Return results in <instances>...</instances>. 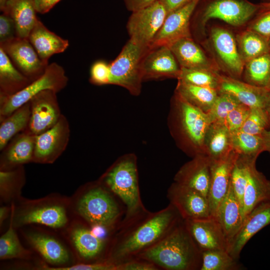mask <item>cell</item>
<instances>
[{
    "instance_id": "e0dca14e",
    "label": "cell",
    "mask_w": 270,
    "mask_h": 270,
    "mask_svg": "<svg viewBox=\"0 0 270 270\" xmlns=\"http://www.w3.org/2000/svg\"><path fill=\"white\" fill-rule=\"evenodd\" d=\"M144 81L164 78L178 79L181 68L168 46L150 48L142 62Z\"/></svg>"
},
{
    "instance_id": "cb8c5ba5",
    "label": "cell",
    "mask_w": 270,
    "mask_h": 270,
    "mask_svg": "<svg viewBox=\"0 0 270 270\" xmlns=\"http://www.w3.org/2000/svg\"><path fill=\"white\" fill-rule=\"evenodd\" d=\"M218 91L228 93L250 108H265L270 96V89L252 85L238 78L220 74Z\"/></svg>"
},
{
    "instance_id": "9f6ffc18",
    "label": "cell",
    "mask_w": 270,
    "mask_h": 270,
    "mask_svg": "<svg viewBox=\"0 0 270 270\" xmlns=\"http://www.w3.org/2000/svg\"><path fill=\"white\" fill-rule=\"evenodd\" d=\"M258 4L260 10L258 14L270 10V1L262 2Z\"/></svg>"
},
{
    "instance_id": "6f0895ef",
    "label": "cell",
    "mask_w": 270,
    "mask_h": 270,
    "mask_svg": "<svg viewBox=\"0 0 270 270\" xmlns=\"http://www.w3.org/2000/svg\"><path fill=\"white\" fill-rule=\"evenodd\" d=\"M266 144H270V130H267L264 132L262 134Z\"/></svg>"
},
{
    "instance_id": "f6af8a7d",
    "label": "cell",
    "mask_w": 270,
    "mask_h": 270,
    "mask_svg": "<svg viewBox=\"0 0 270 270\" xmlns=\"http://www.w3.org/2000/svg\"><path fill=\"white\" fill-rule=\"evenodd\" d=\"M40 268L46 270H116V264L101 260L90 263L80 262L67 266L54 268L42 264Z\"/></svg>"
},
{
    "instance_id": "ffe728a7",
    "label": "cell",
    "mask_w": 270,
    "mask_h": 270,
    "mask_svg": "<svg viewBox=\"0 0 270 270\" xmlns=\"http://www.w3.org/2000/svg\"><path fill=\"white\" fill-rule=\"evenodd\" d=\"M29 244L52 267L59 268L72 265V256L68 250L56 237L38 230L24 233Z\"/></svg>"
},
{
    "instance_id": "83f0119b",
    "label": "cell",
    "mask_w": 270,
    "mask_h": 270,
    "mask_svg": "<svg viewBox=\"0 0 270 270\" xmlns=\"http://www.w3.org/2000/svg\"><path fill=\"white\" fill-rule=\"evenodd\" d=\"M224 232L228 245L240 229L244 221L242 208L230 186L220 203L215 216Z\"/></svg>"
},
{
    "instance_id": "52a82bcc",
    "label": "cell",
    "mask_w": 270,
    "mask_h": 270,
    "mask_svg": "<svg viewBox=\"0 0 270 270\" xmlns=\"http://www.w3.org/2000/svg\"><path fill=\"white\" fill-rule=\"evenodd\" d=\"M149 48L129 39L118 56L109 64V84L122 86L133 96H139L144 82L142 62Z\"/></svg>"
},
{
    "instance_id": "ac0fdd59",
    "label": "cell",
    "mask_w": 270,
    "mask_h": 270,
    "mask_svg": "<svg viewBox=\"0 0 270 270\" xmlns=\"http://www.w3.org/2000/svg\"><path fill=\"white\" fill-rule=\"evenodd\" d=\"M210 40L228 76L239 78L245 64L239 53L236 38L224 28L214 27L210 30Z\"/></svg>"
},
{
    "instance_id": "60d3db41",
    "label": "cell",
    "mask_w": 270,
    "mask_h": 270,
    "mask_svg": "<svg viewBox=\"0 0 270 270\" xmlns=\"http://www.w3.org/2000/svg\"><path fill=\"white\" fill-rule=\"evenodd\" d=\"M178 80L194 85L218 90L220 74L217 72L207 70L181 68Z\"/></svg>"
},
{
    "instance_id": "ab89813d",
    "label": "cell",
    "mask_w": 270,
    "mask_h": 270,
    "mask_svg": "<svg viewBox=\"0 0 270 270\" xmlns=\"http://www.w3.org/2000/svg\"><path fill=\"white\" fill-rule=\"evenodd\" d=\"M22 170H2L0 172V194L4 202L19 200L24 184V176Z\"/></svg>"
},
{
    "instance_id": "11a10c76",
    "label": "cell",
    "mask_w": 270,
    "mask_h": 270,
    "mask_svg": "<svg viewBox=\"0 0 270 270\" xmlns=\"http://www.w3.org/2000/svg\"><path fill=\"white\" fill-rule=\"evenodd\" d=\"M10 212V207L8 208L6 206H1L0 208V228L2 225L6 218L8 217L9 212Z\"/></svg>"
},
{
    "instance_id": "7dc6e473",
    "label": "cell",
    "mask_w": 270,
    "mask_h": 270,
    "mask_svg": "<svg viewBox=\"0 0 270 270\" xmlns=\"http://www.w3.org/2000/svg\"><path fill=\"white\" fill-rule=\"evenodd\" d=\"M110 69V65L104 60L95 62L90 70V80L96 85L109 84Z\"/></svg>"
},
{
    "instance_id": "681fc988",
    "label": "cell",
    "mask_w": 270,
    "mask_h": 270,
    "mask_svg": "<svg viewBox=\"0 0 270 270\" xmlns=\"http://www.w3.org/2000/svg\"><path fill=\"white\" fill-rule=\"evenodd\" d=\"M248 29L269 39L270 38V10L258 14V18L254 21Z\"/></svg>"
},
{
    "instance_id": "f546056e",
    "label": "cell",
    "mask_w": 270,
    "mask_h": 270,
    "mask_svg": "<svg viewBox=\"0 0 270 270\" xmlns=\"http://www.w3.org/2000/svg\"><path fill=\"white\" fill-rule=\"evenodd\" d=\"M204 146L206 154L211 160L227 156L233 150L232 132L224 123L212 122L205 134Z\"/></svg>"
},
{
    "instance_id": "9c48e42d",
    "label": "cell",
    "mask_w": 270,
    "mask_h": 270,
    "mask_svg": "<svg viewBox=\"0 0 270 270\" xmlns=\"http://www.w3.org/2000/svg\"><path fill=\"white\" fill-rule=\"evenodd\" d=\"M68 78L63 68L56 62L48 64L44 73L16 93L0 98L1 118L7 117L30 102L40 92L51 90L58 92L65 88Z\"/></svg>"
},
{
    "instance_id": "8992f818",
    "label": "cell",
    "mask_w": 270,
    "mask_h": 270,
    "mask_svg": "<svg viewBox=\"0 0 270 270\" xmlns=\"http://www.w3.org/2000/svg\"><path fill=\"white\" fill-rule=\"evenodd\" d=\"M123 204L124 216L144 208L139 188L137 158L132 154L118 159L98 180Z\"/></svg>"
},
{
    "instance_id": "d590c367",
    "label": "cell",
    "mask_w": 270,
    "mask_h": 270,
    "mask_svg": "<svg viewBox=\"0 0 270 270\" xmlns=\"http://www.w3.org/2000/svg\"><path fill=\"white\" fill-rule=\"evenodd\" d=\"M244 70L246 82L270 89V52L246 62Z\"/></svg>"
},
{
    "instance_id": "5bb4252c",
    "label": "cell",
    "mask_w": 270,
    "mask_h": 270,
    "mask_svg": "<svg viewBox=\"0 0 270 270\" xmlns=\"http://www.w3.org/2000/svg\"><path fill=\"white\" fill-rule=\"evenodd\" d=\"M16 68L31 82L40 76L48 64L40 58L28 38L16 37L0 44Z\"/></svg>"
},
{
    "instance_id": "d4e9b609",
    "label": "cell",
    "mask_w": 270,
    "mask_h": 270,
    "mask_svg": "<svg viewBox=\"0 0 270 270\" xmlns=\"http://www.w3.org/2000/svg\"><path fill=\"white\" fill-rule=\"evenodd\" d=\"M244 156L245 160L247 182L243 200L244 220L257 205L270 200V180L256 167L257 158Z\"/></svg>"
},
{
    "instance_id": "db71d44e",
    "label": "cell",
    "mask_w": 270,
    "mask_h": 270,
    "mask_svg": "<svg viewBox=\"0 0 270 270\" xmlns=\"http://www.w3.org/2000/svg\"><path fill=\"white\" fill-rule=\"evenodd\" d=\"M164 6L168 14L186 4L192 0H159Z\"/></svg>"
},
{
    "instance_id": "277c9868",
    "label": "cell",
    "mask_w": 270,
    "mask_h": 270,
    "mask_svg": "<svg viewBox=\"0 0 270 270\" xmlns=\"http://www.w3.org/2000/svg\"><path fill=\"white\" fill-rule=\"evenodd\" d=\"M117 198L98 180L84 186L70 204L82 221L91 228H102L110 234L126 212Z\"/></svg>"
},
{
    "instance_id": "be15d7a7",
    "label": "cell",
    "mask_w": 270,
    "mask_h": 270,
    "mask_svg": "<svg viewBox=\"0 0 270 270\" xmlns=\"http://www.w3.org/2000/svg\"><path fill=\"white\" fill-rule=\"evenodd\" d=\"M264 2H268V1H270V0H264Z\"/></svg>"
},
{
    "instance_id": "6da1fadb",
    "label": "cell",
    "mask_w": 270,
    "mask_h": 270,
    "mask_svg": "<svg viewBox=\"0 0 270 270\" xmlns=\"http://www.w3.org/2000/svg\"><path fill=\"white\" fill-rule=\"evenodd\" d=\"M183 220L171 204L156 212L146 208L124 216L109 235L102 260L118 264L136 258Z\"/></svg>"
},
{
    "instance_id": "3957f363",
    "label": "cell",
    "mask_w": 270,
    "mask_h": 270,
    "mask_svg": "<svg viewBox=\"0 0 270 270\" xmlns=\"http://www.w3.org/2000/svg\"><path fill=\"white\" fill-rule=\"evenodd\" d=\"M210 124L208 114L190 104L174 90L170 100L168 125L180 149L192 158L206 154L204 140Z\"/></svg>"
},
{
    "instance_id": "816d5d0a",
    "label": "cell",
    "mask_w": 270,
    "mask_h": 270,
    "mask_svg": "<svg viewBox=\"0 0 270 270\" xmlns=\"http://www.w3.org/2000/svg\"><path fill=\"white\" fill-rule=\"evenodd\" d=\"M127 10L131 12L146 7L158 0H123Z\"/></svg>"
},
{
    "instance_id": "f1b7e54d",
    "label": "cell",
    "mask_w": 270,
    "mask_h": 270,
    "mask_svg": "<svg viewBox=\"0 0 270 270\" xmlns=\"http://www.w3.org/2000/svg\"><path fill=\"white\" fill-rule=\"evenodd\" d=\"M2 12L12 18L17 37L20 38H28L38 20L34 0H10Z\"/></svg>"
},
{
    "instance_id": "4316f807",
    "label": "cell",
    "mask_w": 270,
    "mask_h": 270,
    "mask_svg": "<svg viewBox=\"0 0 270 270\" xmlns=\"http://www.w3.org/2000/svg\"><path fill=\"white\" fill-rule=\"evenodd\" d=\"M28 38L40 58L46 64L52 55L64 52L69 46L68 40L49 30L39 20Z\"/></svg>"
},
{
    "instance_id": "d6986e66",
    "label": "cell",
    "mask_w": 270,
    "mask_h": 270,
    "mask_svg": "<svg viewBox=\"0 0 270 270\" xmlns=\"http://www.w3.org/2000/svg\"><path fill=\"white\" fill-rule=\"evenodd\" d=\"M186 228L201 250L228 251V242L217 218L210 217L184 220Z\"/></svg>"
},
{
    "instance_id": "2e32d148",
    "label": "cell",
    "mask_w": 270,
    "mask_h": 270,
    "mask_svg": "<svg viewBox=\"0 0 270 270\" xmlns=\"http://www.w3.org/2000/svg\"><path fill=\"white\" fill-rule=\"evenodd\" d=\"M56 92L51 90H43L30 100V116L28 127L30 133L38 136L54 126L62 114Z\"/></svg>"
},
{
    "instance_id": "7bdbcfd3",
    "label": "cell",
    "mask_w": 270,
    "mask_h": 270,
    "mask_svg": "<svg viewBox=\"0 0 270 270\" xmlns=\"http://www.w3.org/2000/svg\"><path fill=\"white\" fill-rule=\"evenodd\" d=\"M268 129V120L264 108H250L248 115L240 130L246 133L262 136Z\"/></svg>"
},
{
    "instance_id": "7c38bea8",
    "label": "cell",
    "mask_w": 270,
    "mask_h": 270,
    "mask_svg": "<svg viewBox=\"0 0 270 270\" xmlns=\"http://www.w3.org/2000/svg\"><path fill=\"white\" fill-rule=\"evenodd\" d=\"M166 196L184 220L212 216L208 198L192 188L174 182Z\"/></svg>"
},
{
    "instance_id": "9a60e30c",
    "label": "cell",
    "mask_w": 270,
    "mask_h": 270,
    "mask_svg": "<svg viewBox=\"0 0 270 270\" xmlns=\"http://www.w3.org/2000/svg\"><path fill=\"white\" fill-rule=\"evenodd\" d=\"M200 0H192L181 8L168 13L150 48L169 46L176 40L192 37L190 21Z\"/></svg>"
},
{
    "instance_id": "f35d334b",
    "label": "cell",
    "mask_w": 270,
    "mask_h": 270,
    "mask_svg": "<svg viewBox=\"0 0 270 270\" xmlns=\"http://www.w3.org/2000/svg\"><path fill=\"white\" fill-rule=\"evenodd\" d=\"M242 265L226 250H213L202 252L200 270H240Z\"/></svg>"
},
{
    "instance_id": "91938a15",
    "label": "cell",
    "mask_w": 270,
    "mask_h": 270,
    "mask_svg": "<svg viewBox=\"0 0 270 270\" xmlns=\"http://www.w3.org/2000/svg\"><path fill=\"white\" fill-rule=\"evenodd\" d=\"M10 0H0V10L2 12Z\"/></svg>"
},
{
    "instance_id": "ee69618b",
    "label": "cell",
    "mask_w": 270,
    "mask_h": 270,
    "mask_svg": "<svg viewBox=\"0 0 270 270\" xmlns=\"http://www.w3.org/2000/svg\"><path fill=\"white\" fill-rule=\"evenodd\" d=\"M247 182V174L244 156L238 154L230 178V185L242 208L243 200Z\"/></svg>"
},
{
    "instance_id": "94428289",
    "label": "cell",
    "mask_w": 270,
    "mask_h": 270,
    "mask_svg": "<svg viewBox=\"0 0 270 270\" xmlns=\"http://www.w3.org/2000/svg\"><path fill=\"white\" fill-rule=\"evenodd\" d=\"M266 151L268 152L270 154V144H266Z\"/></svg>"
},
{
    "instance_id": "bcb514c9",
    "label": "cell",
    "mask_w": 270,
    "mask_h": 270,
    "mask_svg": "<svg viewBox=\"0 0 270 270\" xmlns=\"http://www.w3.org/2000/svg\"><path fill=\"white\" fill-rule=\"evenodd\" d=\"M250 110L248 106L240 104L228 114L225 124L232 132L241 129Z\"/></svg>"
},
{
    "instance_id": "7a4b0ae2",
    "label": "cell",
    "mask_w": 270,
    "mask_h": 270,
    "mask_svg": "<svg viewBox=\"0 0 270 270\" xmlns=\"http://www.w3.org/2000/svg\"><path fill=\"white\" fill-rule=\"evenodd\" d=\"M136 258L151 262L160 270H200L202 251L182 220Z\"/></svg>"
},
{
    "instance_id": "7402d4cb",
    "label": "cell",
    "mask_w": 270,
    "mask_h": 270,
    "mask_svg": "<svg viewBox=\"0 0 270 270\" xmlns=\"http://www.w3.org/2000/svg\"><path fill=\"white\" fill-rule=\"evenodd\" d=\"M270 224V200L255 206L244 218L242 225L229 244L228 252L236 260L248 240Z\"/></svg>"
},
{
    "instance_id": "ba28073f",
    "label": "cell",
    "mask_w": 270,
    "mask_h": 270,
    "mask_svg": "<svg viewBox=\"0 0 270 270\" xmlns=\"http://www.w3.org/2000/svg\"><path fill=\"white\" fill-rule=\"evenodd\" d=\"M260 10L259 4L248 0H200L193 15L204 28L211 19L220 20L234 26L246 24Z\"/></svg>"
},
{
    "instance_id": "6125c7cd",
    "label": "cell",
    "mask_w": 270,
    "mask_h": 270,
    "mask_svg": "<svg viewBox=\"0 0 270 270\" xmlns=\"http://www.w3.org/2000/svg\"><path fill=\"white\" fill-rule=\"evenodd\" d=\"M268 44H269V46L270 48V38L268 39Z\"/></svg>"
},
{
    "instance_id": "5b68a950",
    "label": "cell",
    "mask_w": 270,
    "mask_h": 270,
    "mask_svg": "<svg viewBox=\"0 0 270 270\" xmlns=\"http://www.w3.org/2000/svg\"><path fill=\"white\" fill-rule=\"evenodd\" d=\"M16 206H10L15 228L31 224L44 225L52 228H66L69 224L68 210L70 200L58 196L37 200L19 199Z\"/></svg>"
},
{
    "instance_id": "4dcf8cb0",
    "label": "cell",
    "mask_w": 270,
    "mask_h": 270,
    "mask_svg": "<svg viewBox=\"0 0 270 270\" xmlns=\"http://www.w3.org/2000/svg\"><path fill=\"white\" fill-rule=\"evenodd\" d=\"M31 80L20 72L0 48V98L12 96L27 86Z\"/></svg>"
},
{
    "instance_id": "4fadbf2b",
    "label": "cell",
    "mask_w": 270,
    "mask_h": 270,
    "mask_svg": "<svg viewBox=\"0 0 270 270\" xmlns=\"http://www.w3.org/2000/svg\"><path fill=\"white\" fill-rule=\"evenodd\" d=\"M69 136L68 122L62 115L54 126L36 136L32 161L41 164L52 163L66 148Z\"/></svg>"
},
{
    "instance_id": "680465c9",
    "label": "cell",
    "mask_w": 270,
    "mask_h": 270,
    "mask_svg": "<svg viewBox=\"0 0 270 270\" xmlns=\"http://www.w3.org/2000/svg\"><path fill=\"white\" fill-rule=\"evenodd\" d=\"M264 110L266 112L268 118V130H269L270 129V98L268 102V104L266 107L265 108Z\"/></svg>"
},
{
    "instance_id": "b9f144b4",
    "label": "cell",
    "mask_w": 270,
    "mask_h": 270,
    "mask_svg": "<svg viewBox=\"0 0 270 270\" xmlns=\"http://www.w3.org/2000/svg\"><path fill=\"white\" fill-rule=\"evenodd\" d=\"M240 104L232 95L219 92L216 102L208 113L211 123L220 122L225 124L228 114Z\"/></svg>"
},
{
    "instance_id": "f5cc1de1",
    "label": "cell",
    "mask_w": 270,
    "mask_h": 270,
    "mask_svg": "<svg viewBox=\"0 0 270 270\" xmlns=\"http://www.w3.org/2000/svg\"><path fill=\"white\" fill-rule=\"evenodd\" d=\"M61 0H34L38 12L44 14L48 12Z\"/></svg>"
},
{
    "instance_id": "d6a6232c",
    "label": "cell",
    "mask_w": 270,
    "mask_h": 270,
    "mask_svg": "<svg viewBox=\"0 0 270 270\" xmlns=\"http://www.w3.org/2000/svg\"><path fill=\"white\" fill-rule=\"evenodd\" d=\"M236 40L239 53L244 64L270 52L268 39L250 29L239 33Z\"/></svg>"
},
{
    "instance_id": "30bf717a",
    "label": "cell",
    "mask_w": 270,
    "mask_h": 270,
    "mask_svg": "<svg viewBox=\"0 0 270 270\" xmlns=\"http://www.w3.org/2000/svg\"><path fill=\"white\" fill-rule=\"evenodd\" d=\"M167 14L159 0L132 12L126 24L130 39L143 47L150 48Z\"/></svg>"
},
{
    "instance_id": "1f68e13d",
    "label": "cell",
    "mask_w": 270,
    "mask_h": 270,
    "mask_svg": "<svg viewBox=\"0 0 270 270\" xmlns=\"http://www.w3.org/2000/svg\"><path fill=\"white\" fill-rule=\"evenodd\" d=\"M186 100L205 113L212 108L219 94L218 90L178 80L175 89Z\"/></svg>"
},
{
    "instance_id": "f907efd6",
    "label": "cell",
    "mask_w": 270,
    "mask_h": 270,
    "mask_svg": "<svg viewBox=\"0 0 270 270\" xmlns=\"http://www.w3.org/2000/svg\"><path fill=\"white\" fill-rule=\"evenodd\" d=\"M158 267L143 259L136 258L116 264V270H158Z\"/></svg>"
},
{
    "instance_id": "484cf974",
    "label": "cell",
    "mask_w": 270,
    "mask_h": 270,
    "mask_svg": "<svg viewBox=\"0 0 270 270\" xmlns=\"http://www.w3.org/2000/svg\"><path fill=\"white\" fill-rule=\"evenodd\" d=\"M168 46L180 68L204 69L217 72L220 70L219 66L206 56L192 37L180 39Z\"/></svg>"
},
{
    "instance_id": "603a6c76",
    "label": "cell",
    "mask_w": 270,
    "mask_h": 270,
    "mask_svg": "<svg viewBox=\"0 0 270 270\" xmlns=\"http://www.w3.org/2000/svg\"><path fill=\"white\" fill-rule=\"evenodd\" d=\"M174 180L208 198L210 182V159L204 154L192 158L180 168Z\"/></svg>"
},
{
    "instance_id": "836d02e7",
    "label": "cell",
    "mask_w": 270,
    "mask_h": 270,
    "mask_svg": "<svg viewBox=\"0 0 270 270\" xmlns=\"http://www.w3.org/2000/svg\"><path fill=\"white\" fill-rule=\"evenodd\" d=\"M30 116L28 102L6 118L0 126V149L4 148L18 132L28 126Z\"/></svg>"
},
{
    "instance_id": "74e56055",
    "label": "cell",
    "mask_w": 270,
    "mask_h": 270,
    "mask_svg": "<svg viewBox=\"0 0 270 270\" xmlns=\"http://www.w3.org/2000/svg\"><path fill=\"white\" fill-rule=\"evenodd\" d=\"M233 150L238 155L258 158L266 151L265 142L262 136L246 133L241 130L232 132Z\"/></svg>"
},
{
    "instance_id": "c3c4849f",
    "label": "cell",
    "mask_w": 270,
    "mask_h": 270,
    "mask_svg": "<svg viewBox=\"0 0 270 270\" xmlns=\"http://www.w3.org/2000/svg\"><path fill=\"white\" fill-rule=\"evenodd\" d=\"M16 37V28L14 20L8 14L2 12L0 16V44Z\"/></svg>"
},
{
    "instance_id": "e575fe53",
    "label": "cell",
    "mask_w": 270,
    "mask_h": 270,
    "mask_svg": "<svg viewBox=\"0 0 270 270\" xmlns=\"http://www.w3.org/2000/svg\"><path fill=\"white\" fill-rule=\"evenodd\" d=\"M35 138L29 133L17 139L6 153L2 166H14L32 160Z\"/></svg>"
},
{
    "instance_id": "8d00e7d4",
    "label": "cell",
    "mask_w": 270,
    "mask_h": 270,
    "mask_svg": "<svg viewBox=\"0 0 270 270\" xmlns=\"http://www.w3.org/2000/svg\"><path fill=\"white\" fill-rule=\"evenodd\" d=\"M12 222L10 212V220L7 230L0 238V258L1 260L12 258L29 259L31 252L20 243Z\"/></svg>"
},
{
    "instance_id": "8fae6325",
    "label": "cell",
    "mask_w": 270,
    "mask_h": 270,
    "mask_svg": "<svg viewBox=\"0 0 270 270\" xmlns=\"http://www.w3.org/2000/svg\"><path fill=\"white\" fill-rule=\"evenodd\" d=\"M68 238L80 262L90 263L103 260L108 238L96 234L84 221L73 222L70 224Z\"/></svg>"
},
{
    "instance_id": "44dd1931",
    "label": "cell",
    "mask_w": 270,
    "mask_h": 270,
    "mask_svg": "<svg viewBox=\"0 0 270 270\" xmlns=\"http://www.w3.org/2000/svg\"><path fill=\"white\" fill-rule=\"evenodd\" d=\"M238 154L234 150L227 156L210 160V182L208 196L212 216H216L218 207L226 194L232 170Z\"/></svg>"
}]
</instances>
